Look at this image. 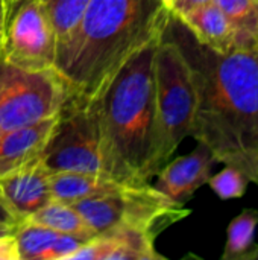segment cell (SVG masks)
Listing matches in <instances>:
<instances>
[{
    "instance_id": "1",
    "label": "cell",
    "mask_w": 258,
    "mask_h": 260,
    "mask_svg": "<svg viewBox=\"0 0 258 260\" xmlns=\"http://www.w3.org/2000/svg\"><path fill=\"white\" fill-rule=\"evenodd\" d=\"M193 73L198 107L192 134L217 163L240 169L258 186V47L217 52L172 15L166 29Z\"/></svg>"
},
{
    "instance_id": "2",
    "label": "cell",
    "mask_w": 258,
    "mask_h": 260,
    "mask_svg": "<svg viewBox=\"0 0 258 260\" xmlns=\"http://www.w3.org/2000/svg\"><path fill=\"white\" fill-rule=\"evenodd\" d=\"M170 18L160 0H90L53 69L73 99L94 102L135 52L164 37Z\"/></svg>"
},
{
    "instance_id": "3",
    "label": "cell",
    "mask_w": 258,
    "mask_h": 260,
    "mask_svg": "<svg viewBox=\"0 0 258 260\" xmlns=\"http://www.w3.org/2000/svg\"><path fill=\"white\" fill-rule=\"evenodd\" d=\"M155 38L117 72L90 102L102 131L111 177L128 184H149L155 169Z\"/></svg>"
},
{
    "instance_id": "4",
    "label": "cell",
    "mask_w": 258,
    "mask_h": 260,
    "mask_svg": "<svg viewBox=\"0 0 258 260\" xmlns=\"http://www.w3.org/2000/svg\"><path fill=\"white\" fill-rule=\"evenodd\" d=\"M155 169L172 158L192 134L198 94L192 67L179 44L164 34L155 52Z\"/></svg>"
},
{
    "instance_id": "5",
    "label": "cell",
    "mask_w": 258,
    "mask_h": 260,
    "mask_svg": "<svg viewBox=\"0 0 258 260\" xmlns=\"http://www.w3.org/2000/svg\"><path fill=\"white\" fill-rule=\"evenodd\" d=\"M96 233L131 227L161 233L190 215L184 206L175 204L149 184L128 186L123 190L70 203Z\"/></svg>"
},
{
    "instance_id": "6",
    "label": "cell",
    "mask_w": 258,
    "mask_h": 260,
    "mask_svg": "<svg viewBox=\"0 0 258 260\" xmlns=\"http://www.w3.org/2000/svg\"><path fill=\"white\" fill-rule=\"evenodd\" d=\"M50 172H85L111 177L109 161L93 104L70 98L44 149Z\"/></svg>"
},
{
    "instance_id": "7",
    "label": "cell",
    "mask_w": 258,
    "mask_h": 260,
    "mask_svg": "<svg viewBox=\"0 0 258 260\" xmlns=\"http://www.w3.org/2000/svg\"><path fill=\"white\" fill-rule=\"evenodd\" d=\"M70 98L55 69L24 70L0 56V136L58 114Z\"/></svg>"
},
{
    "instance_id": "8",
    "label": "cell",
    "mask_w": 258,
    "mask_h": 260,
    "mask_svg": "<svg viewBox=\"0 0 258 260\" xmlns=\"http://www.w3.org/2000/svg\"><path fill=\"white\" fill-rule=\"evenodd\" d=\"M56 56V32L44 0H23L8 20L2 59L24 70H49Z\"/></svg>"
},
{
    "instance_id": "9",
    "label": "cell",
    "mask_w": 258,
    "mask_h": 260,
    "mask_svg": "<svg viewBox=\"0 0 258 260\" xmlns=\"http://www.w3.org/2000/svg\"><path fill=\"white\" fill-rule=\"evenodd\" d=\"M50 174L41 157L0 177V195L20 221L53 200Z\"/></svg>"
},
{
    "instance_id": "10",
    "label": "cell",
    "mask_w": 258,
    "mask_h": 260,
    "mask_svg": "<svg viewBox=\"0 0 258 260\" xmlns=\"http://www.w3.org/2000/svg\"><path fill=\"white\" fill-rule=\"evenodd\" d=\"M214 163L217 161L210 148L198 142V148L193 152L169 160L157 172L154 187L175 204L184 206L208 181Z\"/></svg>"
},
{
    "instance_id": "11",
    "label": "cell",
    "mask_w": 258,
    "mask_h": 260,
    "mask_svg": "<svg viewBox=\"0 0 258 260\" xmlns=\"http://www.w3.org/2000/svg\"><path fill=\"white\" fill-rule=\"evenodd\" d=\"M59 113L0 136V177L43 157Z\"/></svg>"
},
{
    "instance_id": "12",
    "label": "cell",
    "mask_w": 258,
    "mask_h": 260,
    "mask_svg": "<svg viewBox=\"0 0 258 260\" xmlns=\"http://www.w3.org/2000/svg\"><path fill=\"white\" fill-rule=\"evenodd\" d=\"M176 18L199 43L208 46L210 49L225 53L240 47L239 35L234 26L214 2L178 15Z\"/></svg>"
},
{
    "instance_id": "13",
    "label": "cell",
    "mask_w": 258,
    "mask_h": 260,
    "mask_svg": "<svg viewBox=\"0 0 258 260\" xmlns=\"http://www.w3.org/2000/svg\"><path fill=\"white\" fill-rule=\"evenodd\" d=\"M128 184L103 174H85V172H52L50 190L53 200L62 203H75L85 198L102 197L123 190Z\"/></svg>"
},
{
    "instance_id": "14",
    "label": "cell",
    "mask_w": 258,
    "mask_h": 260,
    "mask_svg": "<svg viewBox=\"0 0 258 260\" xmlns=\"http://www.w3.org/2000/svg\"><path fill=\"white\" fill-rule=\"evenodd\" d=\"M106 242L105 260H160L164 259L155 250L157 235L131 227L113 229L100 233Z\"/></svg>"
},
{
    "instance_id": "15",
    "label": "cell",
    "mask_w": 258,
    "mask_h": 260,
    "mask_svg": "<svg viewBox=\"0 0 258 260\" xmlns=\"http://www.w3.org/2000/svg\"><path fill=\"white\" fill-rule=\"evenodd\" d=\"M258 227V210L245 209L228 225L227 242L222 260L258 259L255 233Z\"/></svg>"
},
{
    "instance_id": "16",
    "label": "cell",
    "mask_w": 258,
    "mask_h": 260,
    "mask_svg": "<svg viewBox=\"0 0 258 260\" xmlns=\"http://www.w3.org/2000/svg\"><path fill=\"white\" fill-rule=\"evenodd\" d=\"M26 219L58 233L82 235L88 238L97 236L71 204L58 200L49 201L46 206H43L40 210H36Z\"/></svg>"
},
{
    "instance_id": "17",
    "label": "cell",
    "mask_w": 258,
    "mask_h": 260,
    "mask_svg": "<svg viewBox=\"0 0 258 260\" xmlns=\"http://www.w3.org/2000/svg\"><path fill=\"white\" fill-rule=\"evenodd\" d=\"M234 26L240 47H258V0H214Z\"/></svg>"
},
{
    "instance_id": "18",
    "label": "cell",
    "mask_w": 258,
    "mask_h": 260,
    "mask_svg": "<svg viewBox=\"0 0 258 260\" xmlns=\"http://www.w3.org/2000/svg\"><path fill=\"white\" fill-rule=\"evenodd\" d=\"M20 260H44V256L53 245L58 232L23 219L14 229Z\"/></svg>"
},
{
    "instance_id": "19",
    "label": "cell",
    "mask_w": 258,
    "mask_h": 260,
    "mask_svg": "<svg viewBox=\"0 0 258 260\" xmlns=\"http://www.w3.org/2000/svg\"><path fill=\"white\" fill-rule=\"evenodd\" d=\"M58 40V50L68 41L90 0H44Z\"/></svg>"
},
{
    "instance_id": "20",
    "label": "cell",
    "mask_w": 258,
    "mask_h": 260,
    "mask_svg": "<svg viewBox=\"0 0 258 260\" xmlns=\"http://www.w3.org/2000/svg\"><path fill=\"white\" fill-rule=\"evenodd\" d=\"M207 183L220 200L227 201L242 198L248 189L249 178L240 169L225 165V169H222L216 175H210Z\"/></svg>"
},
{
    "instance_id": "21",
    "label": "cell",
    "mask_w": 258,
    "mask_h": 260,
    "mask_svg": "<svg viewBox=\"0 0 258 260\" xmlns=\"http://www.w3.org/2000/svg\"><path fill=\"white\" fill-rule=\"evenodd\" d=\"M93 238L82 235H70V233H58L53 245L44 256V260H68V257L78 251L85 242Z\"/></svg>"
},
{
    "instance_id": "22",
    "label": "cell",
    "mask_w": 258,
    "mask_h": 260,
    "mask_svg": "<svg viewBox=\"0 0 258 260\" xmlns=\"http://www.w3.org/2000/svg\"><path fill=\"white\" fill-rule=\"evenodd\" d=\"M0 260H20L17 241L12 233L0 236Z\"/></svg>"
},
{
    "instance_id": "23",
    "label": "cell",
    "mask_w": 258,
    "mask_h": 260,
    "mask_svg": "<svg viewBox=\"0 0 258 260\" xmlns=\"http://www.w3.org/2000/svg\"><path fill=\"white\" fill-rule=\"evenodd\" d=\"M213 2L214 0H173L170 12H172V15L178 17V15H182L186 12H190L193 9H198L201 6H205Z\"/></svg>"
},
{
    "instance_id": "24",
    "label": "cell",
    "mask_w": 258,
    "mask_h": 260,
    "mask_svg": "<svg viewBox=\"0 0 258 260\" xmlns=\"http://www.w3.org/2000/svg\"><path fill=\"white\" fill-rule=\"evenodd\" d=\"M21 221L15 216V213L9 209V206L5 203V200L0 195V225L15 229Z\"/></svg>"
},
{
    "instance_id": "25",
    "label": "cell",
    "mask_w": 258,
    "mask_h": 260,
    "mask_svg": "<svg viewBox=\"0 0 258 260\" xmlns=\"http://www.w3.org/2000/svg\"><path fill=\"white\" fill-rule=\"evenodd\" d=\"M6 24H8V14H6L5 3H2L0 5V56H2L5 38H6Z\"/></svg>"
},
{
    "instance_id": "26",
    "label": "cell",
    "mask_w": 258,
    "mask_h": 260,
    "mask_svg": "<svg viewBox=\"0 0 258 260\" xmlns=\"http://www.w3.org/2000/svg\"><path fill=\"white\" fill-rule=\"evenodd\" d=\"M23 0H3V3H5V8H6V14H8V20H9V17H11V14H12V11L21 3Z\"/></svg>"
},
{
    "instance_id": "27",
    "label": "cell",
    "mask_w": 258,
    "mask_h": 260,
    "mask_svg": "<svg viewBox=\"0 0 258 260\" xmlns=\"http://www.w3.org/2000/svg\"><path fill=\"white\" fill-rule=\"evenodd\" d=\"M11 233H14V229L0 225V236H3V235H11Z\"/></svg>"
},
{
    "instance_id": "28",
    "label": "cell",
    "mask_w": 258,
    "mask_h": 260,
    "mask_svg": "<svg viewBox=\"0 0 258 260\" xmlns=\"http://www.w3.org/2000/svg\"><path fill=\"white\" fill-rule=\"evenodd\" d=\"M169 11H172V5H173V0H160Z\"/></svg>"
},
{
    "instance_id": "29",
    "label": "cell",
    "mask_w": 258,
    "mask_h": 260,
    "mask_svg": "<svg viewBox=\"0 0 258 260\" xmlns=\"http://www.w3.org/2000/svg\"><path fill=\"white\" fill-rule=\"evenodd\" d=\"M2 3H3V0H0V5H2Z\"/></svg>"
}]
</instances>
